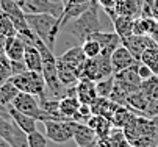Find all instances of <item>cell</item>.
Masks as SVG:
<instances>
[{"instance_id": "1", "label": "cell", "mask_w": 158, "mask_h": 147, "mask_svg": "<svg viewBox=\"0 0 158 147\" xmlns=\"http://www.w3.org/2000/svg\"><path fill=\"white\" fill-rule=\"evenodd\" d=\"M100 5L97 3V0H94L93 5L89 6L81 16L72 19L71 22H67L61 31L66 35L74 36L77 41L83 43L85 39H88L93 33L103 31V25L100 22Z\"/></svg>"}, {"instance_id": "2", "label": "cell", "mask_w": 158, "mask_h": 147, "mask_svg": "<svg viewBox=\"0 0 158 147\" xmlns=\"http://www.w3.org/2000/svg\"><path fill=\"white\" fill-rule=\"evenodd\" d=\"M27 22L31 28V31L41 38L44 43L47 44L50 50H55V43L56 38L61 33L60 27V17H55L52 14H27Z\"/></svg>"}, {"instance_id": "3", "label": "cell", "mask_w": 158, "mask_h": 147, "mask_svg": "<svg viewBox=\"0 0 158 147\" xmlns=\"http://www.w3.org/2000/svg\"><path fill=\"white\" fill-rule=\"evenodd\" d=\"M14 85L17 86V89L20 92H28L36 96L38 99H44L49 97L47 96V85L44 80L41 72H33V71H27L24 74H17L13 75L10 78Z\"/></svg>"}, {"instance_id": "4", "label": "cell", "mask_w": 158, "mask_h": 147, "mask_svg": "<svg viewBox=\"0 0 158 147\" xmlns=\"http://www.w3.org/2000/svg\"><path fill=\"white\" fill-rule=\"evenodd\" d=\"M44 129H46V136L47 139L56 142V144H64L67 141L74 139V133L78 122L74 119H55V120H44Z\"/></svg>"}, {"instance_id": "5", "label": "cell", "mask_w": 158, "mask_h": 147, "mask_svg": "<svg viewBox=\"0 0 158 147\" xmlns=\"http://www.w3.org/2000/svg\"><path fill=\"white\" fill-rule=\"evenodd\" d=\"M19 6L24 10L25 14H52L55 17H61L63 14V3L55 0H19Z\"/></svg>"}, {"instance_id": "6", "label": "cell", "mask_w": 158, "mask_h": 147, "mask_svg": "<svg viewBox=\"0 0 158 147\" xmlns=\"http://www.w3.org/2000/svg\"><path fill=\"white\" fill-rule=\"evenodd\" d=\"M0 10L5 11L11 17V20L14 22V27L17 30V35H25L31 30L27 22V14L19 6L17 2H14V0H0Z\"/></svg>"}, {"instance_id": "7", "label": "cell", "mask_w": 158, "mask_h": 147, "mask_svg": "<svg viewBox=\"0 0 158 147\" xmlns=\"http://www.w3.org/2000/svg\"><path fill=\"white\" fill-rule=\"evenodd\" d=\"M11 107H14L20 113H24L27 116H31L38 120H41V117H42V111H41V107H39V99L33 94L19 92L17 97L13 100Z\"/></svg>"}, {"instance_id": "8", "label": "cell", "mask_w": 158, "mask_h": 147, "mask_svg": "<svg viewBox=\"0 0 158 147\" xmlns=\"http://www.w3.org/2000/svg\"><path fill=\"white\" fill-rule=\"evenodd\" d=\"M122 44L130 50V53L136 58L138 61L141 59L143 53L147 49H153L158 47V41H155L152 36H141V35H131L125 39H122Z\"/></svg>"}, {"instance_id": "9", "label": "cell", "mask_w": 158, "mask_h": 147, "mask_svg": "<svg viewBox=\"0 0 158 147\" xmlns=\"http://www.w3.org/2000/svg\"><path fill=\"white\" fill-rule=\"evenodd\" d=\"M114 81L118 85L130 96L135 91H139L141 89V83L143 80L138 75V64L136 66H131L128 69H124L121 72L114 74Z\"/></svg>"}, {"instance_id": "10", "label": "cell", "mask_w": 158, "mask_h": 147, "mask_svg": "<svg viewBox=\"0 0 158 147\" xmlns=\"http://www.w3.org/2000/svg\"><path fill=\"white\" fill-rule=\"evenodd\" d=\"M138 63H139V61L130 53V50H128L124 44H121L114 52L111 53V66H113V71H114V74H116V72H121V71H124V69H128V67H131V66H136Z\"/></svg>"}, {"instance_id": "11", "label": "cell", "mask_w": 158, "mask_h": 147, "mask_svg": "<svg viewBox=\"0 0 158 147\" xmlns=\"http://www.w3.org/2000/svg\"><path fill=\"white\" fill-rule=\"evenodd\" d=\"M89 38H94L99 41L102 46L100 55H106V56H111V53L122 44V39L116 31H97L93 33Z\"/></svg>"}, {"instance_id": "12", "label": "cell", "mask_w": 158, "mask_h": 147, "mask_svg": "<svg viewBox=\"0 0 158 147\" xmlns=\"http://www.w3.org/2000/svg\"><path fill=\"white\" fill-rule=\"evenodd\" d=\"M105 14H108V17L111 19L113 28H114V31L121 36V39H125V38L133 35L135 19L125 17V16H119V14H116L114 10H108V11H105Z\"/></svg>"}, {"instance_id": "13", "label": "cell", "mask_w": 158, "mask_h": 147, "mask_svg": "<svg viewBox=\"0 0 158 147\" xmlns=\"http://www.w3.org/2000/svg\"><path fill=\"white\" fill-rule=\"evenodd\" d=\"M74 141L80 147H97L99 136L96 135V132L89 127L88 124L78 122L75 133H74Z\"/></svg>"}, {"instance_id": "14", "label": "cell", "mask_w": 158, "mask_h": 147, "mask_svg": "<svg viewBox=\"0 0 158 147\" xmlns=\"http://www.w3.org/2000/svg\"><path fill=\"white\" fill-rule=\"evenodd\" d=\"M39 107L42 111L41 122L44 120H55V119H64L60 111V100L53 97H44L39 99Z\"/></svg>"}, {"instance_id": "15", "label": "cell", "mask_w": 158, "mask_h": 147, "mask_svg": "<svg viewBox=\"0 0 158 147\" xmlns=\"http://www.w3.org/2000/svg\"><path fill=\"white\" fill-rule=\"evenodd\" d=\"M56 69H58V77L60 81L63 83L64 88H69V86H75L77 83L80 81V72L78 69L66 64V63L60 61L56 58Z\"/></svg>"}, {"instance_id": "16", "label": "cell", "mask_w": 158, "mask_h": 147, "mask_svg": "<svg viewBox=\"0 0 158 147\" xmlns=\"http://www.w3.org/2000/svg\"><path fill=\"white\" fill-rule=\"evenodd\" d=\"M114 11L119 16L136 19L143 16V0H118Z\"/></svg>"}, {"instance_id": "17", "label": "cell", "mask_w": 158, "mask_h": 147, "mask_svg": "<svg viewBox=\"0 0 158 147\" xmlns=\"http://www.w3.org/2000/svg\"><path fill=\"white\" fill-rule=\"evenodd\" d=\"M8 111H10V116L14 120V124L17 125L20 130H24L27 135L31 133V132H35V130H38V119H35L31 116H27L24 113H20L19 110H16L14 107H11V105L8 107Z\"/></svg>"}, {"instance_id": "18", "label": "cell", "mask_w": 158, "mask_h": 147, "mask_svg": "<svg viewBox=\"0 0 158 147\" xmlns=\"http://www.w3.org/2000/svg\"><path fill=\"white\" fill-rule=\"evenodd\" d=\"M118 107H119V103L113 102L108 97H97L91 103V111H93V114H99V116H103V117L111 120L113 114L118 110Z\"/></svg>"}, {"instance_id": "19", "label": "cell", "mask_w": 158, "mask_h": 147, "mask_svg": "<svg viewBox=\"0 0 158 147\" xmlns=\"http://www.w3.org/2000/svg\"><path fill=\"white\" fill-rule=\"evenodd\" d=\"M77 99L80 100V103L91 105L97 99L96 81H93V80H80L77 83Z\"/></svg>"}, {"instance_id": "20", "label": "cell", "mask_w": 158, "mask_h": 147, "mask_svg": "<svg viewBox=\"0 0 158 147\" xmlns=\"http://www.w3.org/2000/svg\"><path fill=\"white\" fill-rule=\"evenodd\" d=\"M56 58L60 61L66 63V64L75 67V69H80L85 64V61L88 59L86 55H85V52H83V49H81V46H74V47H71L69 50H66L64 53H61Z\"/></svg>"}, {"instance_id": "21", "label": "cell", "mask_w": 158, "mask_h": 147, "mask_svg": "<svg viewBox=\"0 0 158 147\" xmlns=\"http://www.w3.org/2000/svg\"><path fill=\"white\" fill-rule=\"evenodd\" d=\"M25 47H27V44L24 43V39H22L19 35L11 36V38L6 39V52H5V55L11 61H20V59H24Z\"/></svg>"}, {"instance_id": "22", "label": "cell", "mask_w": 158, "mask_h": 147, "mask_svg": "<svg viewBox=\"0 0 158 147\" xmlns=\"http://www.w3.org/2000/svg\"><path fill=\"white\" fill-rule=\"evenodd\" d=\"M86 124L96 132V135L99 136V139L106 138V136L110 135V132L113 130V127H114L110 119H106V117H103V116H99V114H93L91 117L88 119Z\"/></svg>"}, {"instance_id": "23", "label": "cell", "mask_w": 158, "mask_h": 147, "mask_svg": "<svg viewBox=\"0 0 158 147\" xmlns=\"http://www.w3.org/2000/svg\"><path fill=\"white\" fill-rule=\"evenodd\" d=\"M24 63L28 71L33 72H41L42 74V55L35 46H27L25 47V55H24Z\"/></svg>"}, {"instance_id": "24", "label": "cell", "mask_w": 158, "mask_h": 147, "mask_svg": "<svg viewBox=\"0 0 158 147\" xmlns=\"http://www.w3.org/2000/svg\"><path fill=\"white\" fill-rule=\"evenodd\" d=\"M149 103H150V99H149V97L139 89V91H135V92H131V94L128 96L125 107L131 108L133 111H136L138 114L143 116L144 111H146L147 107H149Z\"/></svg>"}, {"instance_id": "25", "label": "cell", "mask_w": 158, "mask_h": 147, "mask_svg": "<svg viewBox=\"0 0 158 147\" xmlns=\"http://www.w3.org/2000/svg\"><path fill=\"white\" fill-rule=\"evenodd\" d=\"M135 116H138V113H136V111H133L131 108L125 107V105H119L118 110L114 111V114H113L111 122H113V125H114V127L124 129L125 125H127V124L135 117Z\"/></svg>"}, {"instance_id": "26", "label": "cell", "mask_w": 158, "mask_h": 147, "mask_svg": "<svg viewBox=\"0 0 158 147\" xmlns=\"http://www.w3.org/2000/svg\"><path fill=\"white\" fill-rule=\"evenodd\" d=\"M80 108V100L75 96H66L60 99V111L64 119H72Z\"/></svg>"}, {"instance_id": "27", "label": "cell", "mask_w": 158, "mask_h": 147, "mask_svg": "<svg viewBox=\"0 0 158 147\" xmlns=\"http://www.w3.org/2000/svg\"><path fill=\"white\" fill-rule=\"evenodd\" d=\"M106 142H108V147H131L128 138L125 136L124 129H119V127H113V130L106 136Z\"/></svg>"}, {"instance_id": "28", "label": "cell", "mask_w": 158, "mask_h": 147, "mask_svg": "<svg viewBox=\"0 0 158 147\" xmlns=\"http://www.w3.org/2000/svg\"><path fill=\"white\" fill-rule=\"evenodd\" d=\"M19 92L20 91L17 89V86L11 80H8V81L3 83V85H0V102H2L5 107H10V105L13 103V100L17 97Z\"/></svg>"}, {"instance_id": "29", "label": "cell", "mask_w": 158, "mask_h": 147, "mask_svg": "<svg viewBox=\"0 0 158 147\" xmlns=\"http://www.w3.org/2000/svg\"><path fill=\"white\" fill-rule=\"evenodd\" d=\"M141 91L150 99V100H158V75H152L150 78L144 80L141 83Z\"/></svg>"}, {"instance_id": "30", "label": "cell", "mask_w": 158, "mask_h": 147, "mask_svg": "<svg viewBox=\"0 0 158 147\" xmlns=\"http://www.w3.org/2000/svg\"><path fill=\"white\" fill-rule=\"evenodd\" d=\"M0 35H3L6 38L17 36V30L14 27V22L11 20V17L2 10H0Z\"/></svg>"}, {"instance_id": "31", "label": "cell", "mask_w": 158, "mask_h": 147, "mask_svg": "<svg viewBox=\"0 0 158 147\" xmlns=\"http://www.w3.org/2000/svg\"><path fill=\"white\" fill-rule=\"evenodd\" d=\"M81 49L86 55V58H97L102 52V46L97 39L94 38H88L81 43Z\"/></svg>"}, {"instance_id": "32", "label": "cell", "mask_w": 158, "mask_h": 147, "mask_svg": "<svg viewBox=\"0 0 158 147\" xmlns=\"http://www.w3.org/2000/svg\"><path fill=\"white\" fill-rule=\"evenodd\" d=\"M113 88H114V75L96 81V92H97V97H108V99H110V94H111Z\"/></svg>"}, {"instance_id": "33", "label": "cell", "mask_w": 158, "mask_h": 147, "mask_svg": "<svg viewBox=\"0 0 158 147\" xmlns=\"http://www.w3.org/2000/svg\"><path fill=\"white\" fill-rule=\"evenodd\" d=\"M149 30H150V17L147 16H139L135 19L133 24V35H141V36H149Z\"/></svg>"}, {"instance_id": "34", "label": "cell", "mask_w": 158, "mask_h": 147, "mask_svg": "<svg viewBox=\"0 0 158 147\" xmlns=\"http://www.w3.org/2000/svg\"><path fill=\"white\" fill-rule=\"evenodd\" d=\"M13 77L11 71V59L6 55L0 56V85H3L5 81H8Z\"/></svg>"}, {"instance_id": "35", "label": "cell", "mask_w": 158, "mask_h": 147, "mask_svg": "<svg viewBox=\"0 0 158 147\" xmlns=\"http://www.w3.org/2000/svg\"><path fill=\"white\" fill-rule=\"evenodd\" d=\"M27 141H28V147H47V136L38 130L28 133Z\"/></svg>"}, {"instance_id": "36", "label": "cell", "mask_w": 158, "mask_h": 147, "mask_svg": "<svg viewBox=\"0 0 158 147\" xmlns=\"http://www.w3.org/2000/svg\"><path fill=\"white\" fill-rule=\"evenodd\" d=\"M110 99L113 102H116L119 105H127V99H128V94L118 85V83L114 81V88H113L111 94H110Z\"/></svg>"}, {"instance_id": "37", "label": "cell", "mask_w": 158, "mask_h": 147, "mask_svg": "<svg viewBox=\"0 0 158 147\" xmlns=\"http://www.w3.org/2000/svg\"><path fill=\"white\" fill-rule=\"evenodd\" d=\"M138 75H139V78L144 81V80H147V78H150V77L153 75V71L150 69V66L146 64V63L139 61V63H138Z\"/></svg>"}, {"instance_id": "38", "label": "cell", "mask_w": 158, "mask_h": 147, "mask_svg": "<svg viewBox=\"0 0 158 147\" xmlns=\"http://www.w3.org/2000/svg\"><path fill=\"white\" fill-rule=\"evenodd\" d=\"M11 71H13V75H17V74H24L27 72V66H25V63L24 59H20V61H11Z\"/></svg>"}, {"instance_id": "39", "label": "cell", "mask_w": 158, "mask_h": 147, "mask_svg": "<svg viewBox=\"0 0 158 147\" xmlns=\"http://www.w3.org/2000/svg\"><path fill=\"white\" fill-rule=\"evenodd\" d=\"M97 3L100 5V8L103 11H108V10H114L116 8L118 0H97Z\"/></svg>"}, {"instance_id": "40", "label": "cell", "mask_w": 158, "mask_h": 147, "mask_svg": "<svg viewBox=\"0 0 158 147\" xmlns=\"http://www.w3.org/2000/svg\"><path fill=\"white\" fill-rule=\"evenodd\" d=\"M91 0H63V6H71V5H81V3H88Z\"/></svg>"}, {"instance_id": "41", "label": "cell", "mask_w": 158, "mask_h": 147, "mask_svg": "<svg viewBox=\"0 0 158 147\" xmlns=\"http://www.w3.org/2000/svg\"><path fill=\"white\" fill-rule=\"evenodd\" d=\"M6 36H3V35H0V56L2 55H5V52H6Z\"/></svg>"}, {"instance_id": "42", "label": "cell", "mask_w": 158, "mask_h": 147, "mask_svg": "<svg viewBox=\"0 0 158 147\" xmlns=\"http://www.w3.org/2000/svg\"><path fill=\"white\" fill-rule=\"evenodd\" d=\"M0 114L5 116V117H11V116H10V111H8V107H5L2 102H0Z\"/></svg>"}, {"instance_id": "43", "label": "cell", "mask_w": 158, "mask_h": 147, "mask_svg": "<svg viewBox=\"0 0 158 147\" xmlns=\"http://www.w3.org/2000/svg\"><path fill=\"white\" fill-rule=\"evenodd\" d=\"M0 147H13L8 141H5L3 138H0Z\"/></svg>"}, {"instance_id": "44", "label": "cell", "mask_w": 158, "mask_h": 147, "mask_svg": "<svg viewBox=\"0 0 158 147\" xmlns=\"http://www.w3.org/2000/svg\"><path fill=\"white\" fill-rule=\"evenodd\" d=\"M158 8V0H153V10Z\"/></svg>"}, {"instance_id": "45", "label": "cell", "mask_w": 158, "mask_h": 147, "mask_svg": "<svg viewBox=\"0 0 158 147\" xmlns=\"http://www.w3.org/2000/svg\"><path fill=\"white\" fill-rule=\"evenodd\" d=\"M55 2H60V3H63V0H55Z\"/></svg>"}, {"instance_id": "46", "label": "cell", "mask_w": 158, "mask_h": 147, "mask_svg": "<svg viewBox=\"0 0 158 147\" xmlns=\"http://www.w3.org/2000/svg\"><path fill=\"white\" fill-rule=\"evenodd\" d=\"M131 147H139V145H131Z\"/></svg>"}, {"instance_id": "47", "label": "cell", "mask_w": 158, "mask_h": 147, "mask_svg": "<svg viewBox=\"0 0 158 147\" xmlns=\"http://www.w3.org/2000/svg\"><path fill=\"white\" fill-rule=\"evenodd\" d=\"M156 147H158V145H156Z\"/></svg>"}]
</instances>
